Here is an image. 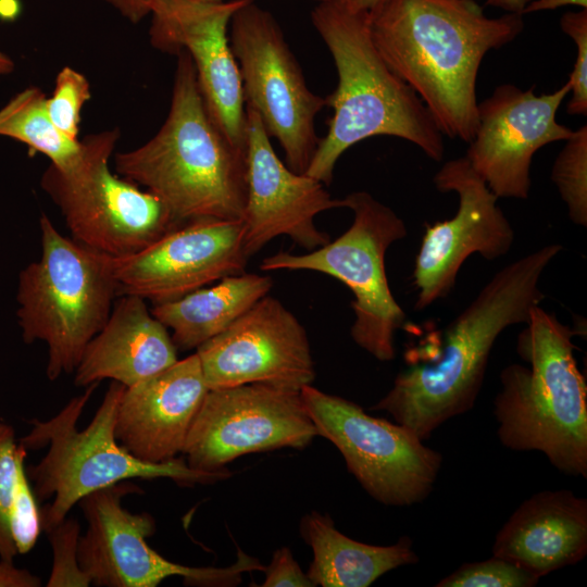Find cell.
Here are the masks:
<instances>
[{
	"label": "cell",
	"mask_w": 587,
	"mask_h": 587,
	"mask_svg": "<svg viewBox=\"0 0 587 587\" xmlns=\"http://www.w3.org/2000/svg\"><path fill=\"white\" fill-rule=\"evenodd\" d=\"M492 554L538 576L587 554V499L545 490L526 499L496 535Z\"/></svg>",
	"instance_id": "44dd1931"
},
{
	"label": "cell",
	"mask_w": 587,
	"mask_h": 587,
	"mask_svg": "<svg viewBox=\"0 0 587 587\" xmlns=\"http://www.w3.org/2000/svg\"><path fill=\"white\" fill-rule=\"evenodd\" d=\"M228 40L237 61L246 105L278 140L286 165L305 173L317 148L314 120L325 98L307 86L301 67L274 16L248 0L232 16Z\"/></svg>",
	"instance_id": "8fae6325"
},
{
	"label": "cell",
	"mask_w": 587,
	"mask_h": 587,
	"mask_svg": "<svg viewBox=\"0 0 587 587\" xmlns=\"http://www.w3.org/2000/svg\"><path fill=\"white\" fill-rule=\"evenodd\" d=\"M272 286L268 276L230 275L178 299L154 304L151 313L172 332L177 349H197L230 326Z\"/></svg>",
	"instance_id": "cb8c5ba5"
},
{
	"label": "cell",
	"mask_w": 587,
	"mask_h": 587,
	"mask_svg": "<svg viewBox=\"0 0 587 587\" xmlns=\"http://www.w3.org/2000/svg\"><path fill=\"white\" fill-rule=\"evenodd\" d=\"M133 24L150 14L151 0H104Z\"/></svg>",
	"instance_id": "e575fe53"
},
{
	"label": "cell",
	"mask_w": 587,
	"mask_h": 587,
	"mask_svg": "<svg viewBox=\"0 0 587 587\" xmlns=\"http://www.w3.org/2000/svg\"><path fill=\"white\" fill-rule=\"evenodd\" d=\"M315 436L300 392L246 384L209 389L182 453L190 467L215 472L248 453L303 448Z\"/></svg>",
	"instance_id": "4fadbf2b"
},
{
	"label": "cell",
	"mask_w": 587,
	"mask_h": 587,
	"mask_svg": "<svg viewBox=\"0 0 587 587\" xmlns=\"http://www.w3.org/2000/svg\"><path fill=\"white\" fill-rule=\"evenodd\" d=\"M530 0H486L487 4L500 8L507 13H517L522 15L524 7Z\"/></svg>",
	"instance_id": "8d00e7d4"
},
{
	"label": "cell",
	"mask_w": 587,
	"mask_h": 587,
	"mask_svg": "<svg viewBox=\"0 0 587 587\" xmlns=\"http://www.w3.org/2000/svg\"><path fill=\"white\" fill-rule=\"evenodd\" d=\"M196 353L209 389L263 384L300 392L315 378L305 329L267 295Z\"/></svg>",
	"instance_id": "9a60e30c"
},
{
	"label": "cell",
	"mask_w": 587,
	"mask_h": 587,
	"mask_svg": "<svg viewBox=\"0 0 587 587\" xmlns=\"http://www.w3.org/2000/svg\"><path fill=\"white\" fill-rule=\"evenodd\" d=\"M242 230L241 221L195 220L135 254L114 258L118 295L158 304L245 273Z\"/></svg>",
	"instance_id": "ac0fdd59"
},
{
	"label": "cell",
	"mask_w": 587,
	"mask_h": 587,
	"mask_svg": "<svg viewBox=\"0 0 587 587\" xmlns=\"http://www.w3.org/2000/svg\"><path fill=\"white\" fill-rule=\"evenodd\" d=\"M311 21L335 62L338 84L326 105L333 108L328 130L304 174L329 185L341 154L374 136H394L441 161L444 135L432 113L384 61L371 36L370 13L339 0L319 1Z\"/></svg>",
	"instance_id": "277c9868"
},
{
	"label": "cell",
	"mask_w": 587,
	"mask_h": 587,
	"mask_svg": "<svg viewBox=\"0 0 587 587\" xmlns=\"http://www.w3.org/2000/svg\"><path fill=\"white\" fill-rule=\"evenodd\" d=\"M522 16L488 17L475 0H386L370 13V28L384 61L420 97L442 135L469 143L482 61L522 33Z\"/></svg>",
	"instance_id": "6da1fadb"
},
{
	"label": "cell",
	"mask_w": 587,
	"mask_h": 587,
	"mask_svg": "<svg viewBox=\"0 0 587 587\" xmlns=\"http://www.w3.org/2000/svg\"><path fill=\"white\" fill-rule=\"evenodd\" d=\"M212 1H218V0H212ZM316 1H324V0H316Z\"/></svg>",
	"instance_id": "ab89813d"
},
{
	"label": "cell",
	"mask_w": 587,
	"mask_h": 587,
	"mask_svg": "<svg viewBox=\"0 0 587 587\" xmlns=\"http://www.w3.org/2000/svg\"><path fill=\"white\" fill-rule=\"evenodd\" d=\"M97 386H87L49 420H32L30 432L20 439L26 450L49 446L40 462L28 470L37 499H51L41 511L42 530L48 533L64 521L85 496L120 482L170 478L189 485L230 476L225 469L195 470L183 458L149 463L132 455L115 437L116 411L125 389L117 382L111 383L93 419L79 430L78 420Z\"/></svg>",
	"instance_id": "8992f818"
},
{
	"label": "cell",
	"mask_w": 587,
	"mask_h": 587,
	"mask_svg": "<svg viewBox=\"0 0 587 587\" xmlns=\"http://www.w3.org/2000/svg\"><path fill=\"white\" fill-rule=\"evenodd\" d=\"M353 213L350 227L337 239L303 254L278 252L265 258L260 268L315 271L340 280L353 295V341L382 362L395 359V334L405 313L395 299L386 275L388 248L408 234L401 217L367 191L342 198Z\"/></svg>",
	"instance_id": "9c48e42d"
},
{
	"label": "cell",
	"mask_w": 587,
	"mask_h": 587,
	"mask_svg": "<svg viewBox=\"0 0 587 587\" xmlns=\"http://www.w3.org/2000/svg\"><path fill=\"white\" fill-rule=\"evenodd\" d=\"M247 198L242 223V246L247 257L260 251L273 238L288 236L311 251L330 240L315 225L324 211L344 208L320 180L291 171L274 152L259 116L246 105Z\"/></svg>",
	"instance_id": "d6986e66"
},
{
	"label": "cell",
	"mask_w": 587,
	"mask_h": 587,
	"mask_svg": "<svg viewBox=\"0 0 587 587\" xmlns=\"http://www.w3.org/2000/svg\"><path fill=\"white\" fill-rule=\"evenodd\" d=\"M539 577L502 558L465 563L440 579L436 587H533Z\"/></svg>",
	"instance_id": "83f0119b"
},
{
	"label": "cell",
	"mask_w": 587,
	"mask_h": 587,
	"mask_svg": "<svg viewBox=\"0 0 587 587\" xmlns=\"http://www.w3.org/2000/svg\"><path fill=\"white\" fill-rule=\"evenodd\" d=\"M565 5H577L587 9V0H530L523 9L522 15L545 10H554Z\"/></svg>",
	"instance_id": "d590c367"
},
{
	"label": "cell",
	"mask_w": 587,
	"mask_h": 587,
	"mask_svg": "<svg viewBox=\"0 0 587 587\" xmlns=\"http://www.w3.org/2000/svg\"><path fill=\"white\" fill-rule=\"evenodd\" d=\"M0 136L26 145L62 170L73 165L80 154V141L58 130L49 117L45 92L35 86L17 92L0 109Z\"/></svg>",
	"instance_id": "d4e9b609"
},
{
	"label": "cell",
	"mask_w": 587,
	"mask_h": 587,
	"mask_svg": "<svg viewBox=\"0 0 587 587\" xmlns=\"http://www.w3.org/2000/svg\"><path fill=\"white\" fill-rule=\"evenodd\" d=\"M117 127L89 134L67 168L52 164L40 185L76 241L112 258L135 254L180 225L153 193L113 173Z\"/></svg>",
	"instance_id": "ba28073f"
},
{
	"label": "cell",
	"mask_w": 587,
	"mask_h": 587,
	"mask_svg": "<svg viewBox=\"0 0 587 587\" xmlns=\"http://www.w3.org/2000/svg\"><path fill=\"white\" fill-rule=\"evenodd\" d=\"M26 449L16 442L12 426L0 422V559L13 561L17 554L10 532V505L17 463Z\"/></svg>",
	"instance_id": "4dcf8cb0"
},
{
	"label": "cell",
	"mask_w": 587,
	"mask_h": 587,
	"mask_svg": "<svg viewBox=\"0 0 587 587\" xmlns=\"http://www.w3.org/2000/svg\"><path fill=\"white\" fill-rule=\"evenodd\" d=\"M441 192H455L459 204L450 220L426 225L413 270L415 309L421 311L453 289L465 260L478 253L488 261L505 255L514 230L498 197L465 157L449 160L434 176Z\"/></svg>",
	"instance_id": "5bb4252c"
},
{
	"label": "cell",
	"mask_w": 587,
	"mask_h": 587,
	"mask_svg": "<svg viewBox=\"0 0 587 587\" xmlns=\"http://www.w3.org/2000/svg\"><path fill=\"white\" fill-rule=\"evenodd\" d=\"M90 98V84L84 74L71 66L58 73L52 96L47 98V111L58 130L71 140H78L80 111Z\"/></svg>",
	"instance_id": "4316f807"
},
{
	"label": "cell",
	"mask_w": 587,
	"mask_h": 587,
	"mask_svg": "<svg viewBox=\"0 0 587 587\" xmlns=\"http://www.w3.org/2000/svg\"><path fill=\"white\" fill-rule=\"evenodd\" d=\"M39 577L25 569H18L13 561L0 559V587H39Z\"/></svg>",
	"instance_id": "836d02e7"
},
{
	"label": "cell",
	"mask_w": 587,
	"mask_h": 587,
	"mask_svg": "<svg viewBox=\"0 0 587 587\" xmlns=\"http://www.w3.org/2000/svg\"><path fill=\"white\" fill-rule=\"evenodd\" d=\"M15 68L14 61L4 52L0 51V76L11 74Z\"/></svg>",
	"instance_id": "f35d334b"
},
{
	"label": "cell",
	"mask_w": 587,
	"mask_h": 587,
	"mask_svg": "<svg viewBox=\"0 0 587 587\" xmlns=\"http://www.w3.org/2000/svg\"><path fill=\"white\" fill-rule=\"evenodd\" d=\"M248 0H151L149 39L153 48L186 51L195 65L207 109L236 147L246 150V107L229 22Z\"/></svg>",
	"instance_id": "2e32d148"
},
{
	"label": "cell",
	"mask_w": 587,
	"mask_h": 587,
	"mask_svg": "<svg viewBox=\"0 0 587 587\" xmlns=\"http://www.w3.org/2000/svg\"><path fill=\"white\" fill-rule=\"evenodd\" d=\"M554 160L551 180L566 204L570 220L587 226V126L582 125L564 140Z\"/></svg>",
	"instance_id": "484cf974"
},
{
	"label": "cell",
	"mask_w": 587,
	"mask_h": 587,
	"mask_svg": "<svg viewBox=\"0 0 587 587\" xmlns=\"http://www.w3.org/2000/svg\"><path fill=\"white\" fill-rule=\"evenodd\" d=\"M300 396L317 435L334 444L373 499L409 507L433 491L442 455L410 428L372 416L359 404L312 385L304 386Z\"/></svg>",
	"instance_id": "30bf717a"
},
{
	"label": "cell",
	"mask_w": 587,
	"mask_h": 587,
	"mask_svg": "<svg viewBox=\"0 0 587 587\" xmlns=\"http://www.w3.org/2000/svg\"><path fill=\"white\" fill-rule=\"evenodd\" d=\"M561 251V245H546L499 270L448 324L436 360L400 372L373 409L387 412L422 440L470 411L496 340L508 327L525 324L545 299L541 276Z\"/></svg>",
	"instance_id": "7a4b0ae2"
},
{
	"label": "cell",
	"mask_w": 587,
	"mask_h": 587,
	"mask_svg": "<svg viewBox=\"0 0 587 587\" xmlns=\"http://www.w3.org/2000/svg\"><path fill=\"white\" fill-rule=\"evenodd\" d=\"M516 350L529 367L513 363L500 373L494 400L501 444L539 451L560 472L587 477V386L575 357V329L540 304L533 308Z\"/></svg>",
	"instance_id": "5b68a950"
},
{
	"label": "cell",
	"mask_w": 587,
	"mask_h": 587,
	"mask_svg": "<svg viewBox=\"0 0 587 587\" xmlns=\"http://www.w3.org/2000/svg\"><path fill=\"white\" fill-rule=\"evenodd\" d=\"M52 547L53 561L48 587H87L90 578L78 562L80 527L77 520L65 519L47 533Z\"/></svg>",
	"instance_id": "f546056e"
},
{
	"label": "cell",
	"mask_w": 587,
	"mask_h": 587,
	"mask_svg": "<svg viewBox=\"0 0 587 587\" xmlns=\"http://www.w3.org/2000/svg\"><path fill=\"white\" fill-rule=\"evenodd\" d=\"M172 100L159 132L114 155L115 173L158 197L174 220L241 221L247 198L246 150L212 120L189 54H176Z\"/></svg>",
	"instance_id": "3957f363"
},
{
	"label": "cell",
	"mask_w": 587,
	"mask_h": 587,
	"mask_svg": "<svg viewBox=\"0 0 587 587\" xmlns=\"http://www.w3.org/2000/svg\"><path fill=\"white\" fill-rule=\"evenodd\" d=\"M177 360L167 327L151 313L146 300L122 295L102 329L86 346L74 371V384L87 387L111 379L129 387Z\"/></svg>",
	"instance_id": "7402d4cb"
},
{
	"label": "cell",
	"mask_w": 587,
	"mask_h": 587,
	"mask_svg": "<svg viewBox=\"0 0 587 587\" xmlns=\"http://www.w3.org/2000/svg\"><path fill=\"white\" fill-rule=\"evenodd\" d=\"M137 491L130 482H120L85 496L78 502L87 529L78 540V562L91 585L101 587H155L179 576L189 586L230 587L243 573L264 571L259 560L238 549L237 561L227 567H193L174 563L151 548L155 522L146 512L133 513L122 499Z\"/></svg>",
	"instance_id": "7c38bea8"
},
{
	"label": "cell",
	"mask_w": 587,
	"mask_h": 587,
	"mask_svg": "<svg viewBox=\"0 0 587 587\" xmlns=\"http://www.w3.org/2000/svg\"><path fill=\"white\" fill-rule=\"evenodd\" d=\"M24 458L21 457L17 463L9 515L11 537L17 554L29 552L42 530L38 499L29 484Z\"/></svg>",
	"instance_id": "f1b7e54d"
},
{
	"label": "cell",
	"mask_w": 587,
	"mask_h": 587,
	"mask_svg": "<svg viewBox=\"0 0 587 587\" xmlns=\"http://www.w3.org/2000/svg\"><path fill=\"white\" fill-rule=\"evenodd\" d=\"M569 93V82L539 96L533 88L502 84L478 102L477 124L465 158L498 198L527 199L534 154L572 135L555 118Z\"/></svg>",
	"instance_id": "e0dca14e"
},
{
	"label": "cell",
	"mask_w": 587,
	"mask_h": 587,
	"mask_svg": "<svg viewBox=\"0 0 587 587\" xmlns=\"http://www.w3.org/2000/svg\"><path fill=\"white\" fill-rule=\"evenodd\" d=\"M208 391L197 353L125 387L115 419L118 444L145 462L174 459Z\"/></svg>",
	"instance_id": "ffe728a7"
},
{
	"label": "cell",
	"mask_w": 587,
	"mask_h": 587,
	"mask_svg": "<svg viewBox=\"0 0 587 587\" xmlns=\"http://www.w3.org/2000/svg\"><path fill=\"white\" fill-rule=\"evenodd\" d=\"M41 255L20 274L17 319L26 344L48 348L46 374L75 371L112 311L118 285L114 258L62 235L42 214Z\"/></svg>",
	"instance_id": "52a82bcc"
},
{
	"label": "cell",
	"mask_w": 587,
	"mask_h": 587,
	"mask_svg": "<svg viewBox=\"0 0 587 587\" xmlns=\"http://www.w3.org/2000/svg\"><path fill=\"white\" fill-rule=\"evenodd\" d=\"M262 587H314L312 580L303 573L287 547L277 549L271 563L265 567Z\"/></svg>",
	"instance_id": "d6a6232c"
},
{
	"label": "cell",
	"mask_w": 587,
	"mask_h": 587,
	"mask_svg": "<svg viewBox=\"0 0 587 587\" xmlns=\"http://www.w3.org/2000/svg\"><path fill=\"white\" fill-rule=\"evenodd\" d=\"M560 26L577 47L576 61L567 80L572 97L566 110L572 115L585 116L587 114V9L563 14Z\"/></svg>",
	"instance_id": "1f68e13d"
},
{
	"label": "cell",
	"mask_w": 587,
	"mask_h": 587,
	"mask_svg": "<svg viewBox=\"0 0 587 587\" xmlns=\"http://www.w3.org/2000/svg\"><path fill=\"white\" fill-rule=\"evenodd\" d=\"M300 530L313 551L307 575L314 586L367 587L391 570L419 562L409 537L391 546L363 544L341 534L329 516L317 512L302 519Z\"/></svg>",
	"instance_id": "603a6c76"
},
{
	"label": "cell",
	"mask_w": 587,
	"mask_h": 587,
	"mask_svg": "<svg viewBox=\"0 0 587 587\" xmlns=\"http://www.w3.org/2000/svg\"><path fill=\"white\" fill-rule=\"evenodd\" d=\"M352 10L373 12L380 7L386 0H339Z\"/></svg>",
	"instance_id": "74e56055"
}]
</instances>
